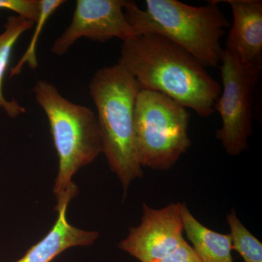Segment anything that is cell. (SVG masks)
Here are the masks:
<instances>
[{"label":"cell","mask_w":262,"mask_h":262,"mask_svg":"<svg viewBox=\"0 0 262 262\" xmlns=\"http://www.w3.org/2000/svg\"><path fill=\"white\" fill-rule=\"evenodd\" d=\"M117 63L141 89L161 93L200 117L214 113L220 83L191 53L170 39L155 34L130 38L122 42Z\"/></svg>","instance_id":"cell-1"},{"label":"cell","mask_w":262,"mask_h":262,"mask_svg":"<svg viewBox=\"0 0 262 262\" xmlns=\"http://www.w3.org/2000/svg\"><path fill=\"white\" fill-rule=\"evenodd\" d=\"M141 87L122 66L99 69L89 83L96 110L103 153L110 170L123 189V198L134 180L144 177L138 159L134 134V112Z\"/></svg>","instance_id":"cell-2"},{"label":"cell","mask_w":262,"mask_h":262,"mask_svg":"<svg viewBox=\"0 0 262 262\" xmlns=\"http://www.w3.org/2000/svg\"><path fill=\"white\" fill-rule=\"evenodd\" d=\"M192 6L177 0H146V8L125 0V17L136 35L155 34L170 39L205 67H218L224 50L221 39L230 26L217 1Z\"/></svg>","instance_id":"cell-3"},{"label":"cell","mask_w":262,"mask_h":262,"mask_svg":"<svg viewBox=\"0 0 262 262\" xmlns=\"http://www.w3.org/2000/svg\"><path fill=\"white\" fill-rule=\"evenodd\" d=\"M34 98L49 122L58 158V171L53 187L56 206L78 194L72 181L80 168L103 153L97 117L87 106L70 101L47 80H39L33 89Z\"/></svg>","instance_id":"cell-4"},{"label":"cell","mask_w":262,"mask_h":262,"mask_svg":"<svg viewBox=\"0 0 262 262\" xmlns=\"http://www.w3.org/2000/svg\"><path fill=\"white\" fill-rule=\"evenodd\" d=\"M187 108L161 93L141 89L134 112V134L141 166L167 170L192 144Z\"/></svg>","instance_id":"cell-5"},{"label":"cell","mask_w":262,"mask_h":262,"mask_svg":"<svg viewBox=\"0 0 262 262\" xmlns=\"http://www.w3.org/2000/svg\"><path fill=\"white\" fill-rule=\"evenodd\" d=\"M223 90L214 104L222 118L215 138L230 156H239L248 149L253 134L255 92L262 74V63L246 64L224 50L221 60Z\"/></svg>","instance_id":"cell-6"},{"label":"cell","mask_w":262,"mask_h":262,"mask_svg":"<svg viewBox=\"0 0 262 262\" xmlns=\"http://www.w3.org/2000/svg\"><path fill=\"white\" fill-rule=\"evenodd\" d=\"M125 0H77L72 21L53 42L52 53L63 56L81 38L103 42L135 37L125 17Z\"/></svg>","instance_id":"cell-7"},{"label":"cell","mask_w":262,"mask_h":262,"mask_svg":"<svg viewBox=\"0 0 262 262\" xmlns=\"http://www.w3.org/2000/svg\"><path fill=\"white\" fill-rule=\"evenodd\" d=\"M140 225L129 229L118 247L141 262L163 257L185 241L181 203L155 209L143 203Z\"/></svg>","instance_id":"cell-8"},{"label":"cell","mask_w":262,"mask_h":262,"mask_svg":"<svg viewBox=\"0 0 262 262\" xmlns=\"http://www.w3.org/2000/svg\"><path fill=\"white\" fill-rule=\"evenodd\" d=\"M232 8L233 23L226 48L246 64L262 63L261 0H225Z\"/></svg>","instance_id":"cell-9"},{"label":"cell","mask_w":262,"mask_h":262,"mask_svg":"<svg viewBox=\"0 0 262 262\" xmlns=\"http://www.w3.org/2000/svg\"><path fill=\"white\" fill-rule=\"evenodd\" d=\"M70 202L66 201L61 206L54 208V211L58 212V217L51 230L15 262H51L69 248L94 244L99 237L97 231L83 230L69 222L67 210Z\"/></svg>","instance_id":"cell-10"},{"label":"cell","mask_w":262,"mask_h":262,"mask_svg":"<svg viewBox=\"0 0 262 262\" xmlns=\"http://www.w3.org/2000/svg\"><path fill=\"white\" fill-rule=\"evenodd\" d=\"M181 215L184 232L202 262H234L229 234L205 227L192 215L185 203H181Z\"/></svg>","instance_id":"cell-11"},{"label":"cell","mask_w":262,"mask_h":262,"mask_svg":"<svg viewBox=\"0 0 262 262\" xmlns=\"http://www.w3.org/2000/svg\"><path fill=\"white\" fill-rule=\"evenodd\" d=\"M35 24L28 19L10 15L7 19L4 31L0 34V112L3 111L10 118H15L25 114L27 110L15 99L8 100L5 97L3 84L12 53L20 37L34 27Z\"/></svg>","instance_id":"cell-12"},{"label":"cell","mask_w":262,"mask_h":262,"mask_svg":"<svg viewBox=\"0 0 262 262\" xmlns=\"http://www.w3.org/2000/svg\"><path fill=\"white\" fill-rule=\"evenodd\" d=\"M232 250L244 262H262V244L239 221L234 209L227 215Z\"/></svg>","instance_id":"cell-13"},{"label":"cell","mask_w":262,"mask_h":262,"mask_svg":"<svg viewBox=\"0 0 262 262\" xmlns=\"http://www.w3.org/2000/svg\"><path fill=\"white\" fill-rule=\"evenodd\" d=\"M64 0H40V15L35 24V31L33 34L32 39L29 43L27 51L20 58L18 63L10 72V77H15L21 73L24 66L27 64L32 70H36L38 67L37 58V46L38 39L42 31L46 22L59 7L64 4Z\"/></svg>","instance_id":"cell-14"},{"label":"cell","mask_w":262,"mask_h":262,"mask_svg":"<svg viewBox=\"0 0 262 262\" xmlns=\"http://www.w3.org/2000/svg\"><path fill=\"white\" fill-rule=\"evenodd\" d=\"M0 10L14 12L36 24L40 15V0H0Z\"/></svg>","instance_id":"cell-15"},{"label":"cell","mask_w":262,"mask_h":262,"mask_svg":"<svg viewBox=\"0 0 262 262\" xmlns=\"http://www.w3.org/2000/svg\"><path fill=\"white\" fill-rule=\"evenodd\" d=\"M152 262H202V261L201 258L198 257L192 246H189L185 241L171 252Z\"/></svg>","instance_id":"cell-16"}]
</instances>
